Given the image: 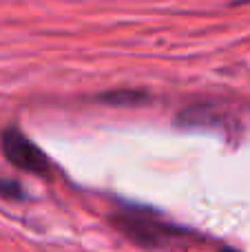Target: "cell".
<instances>
[{
    "label": "cell",
    "instance_id": "cell-4",
    "mask_svg": "<svg viewBox=\"0 0 250 252\" xmlns=\"http://www.w3.org/2000/svg\"><path fill=\"white\" fill-rule=\"evenodd\" d=\"M118 95H120V97L106 95L104 100H106V102H122V104H131V102H140V100H142L140 93H118Z\"/></svg>",
    "mask_w": 250,
    "mask_h": 252
},
{
    "label": "cell",
    "instance_id": "cell-2",
    "mask_svg": "<svg viewBox=\"0 0 250 252\" xmlns=\"http://www.w3.org/2000/svg\"><path fill=\"white\" fill-rule=\"evenodd\" d=\"M0 144H2L4 157L11 164H16L18 168L29 170V173H49L51 170L49 157L16 126H9L7 130H2Z\"/></svg>",
    "mask_w": 250,
    "mask_h": 252
},
{
    "label": "cell",
    "instance_id": "cell-6",
    "mask_svg": "<svg viewBox=\"0 0 250 252\" xmlns=\"http://www.w3.org/2000/svg\"><path fill=\"white\" fill-rule=\"evenodd\" d=\"M235 2H250V0H235Z\"/></svg>",
    "mask_w": 250,
    "mask_h": 252
},
{
    "label": "cell",
    "instance_id": "cell-1",
    "mask_svg": "<svg viewBox=\"0 0 250 252\" xmlns=\"http://www.w3.org/2000/svg\"><path fill=\"white\" fill-rule=\"evenodd\" d=\"M111 223L131 241L149 250L168 248L193 237L188 230L166 221L157 213L142 206H122L118 213L111 215Z\"/></svg>",
    "mask_w": 250,
    "mask_h": 252
},
{
    "label": "cell",
    "instance_id": "cell-5",
    "mask_svg": "<svg viewBox=\"0 0 250 252\" xmlns=\"http://www.w3.org/2000/svg\"><path fill=\"white\" fill-rule=\"evenodd\" d=\"M221 252H239V250H233V248H224Z\"/></svg>",
    "mask_w": 250,
    "mask_h": 252
},
{
    "label": "cell",
    "instance_id": "cell-3",
    "mask_svg": "<svg viewBox=\"0 0 250 252\" xmlns=\"http://www.w3.org/2000/svg\"><path fill=\"white\" fill-rule=\"evenodd\" d=\"M0 197L2 199H22L25 197V190H22V186L18 182H13V179H0Z\"/></svg>",
    "mask_w": 250,
    "mask_h": 252
}]
</instances>
